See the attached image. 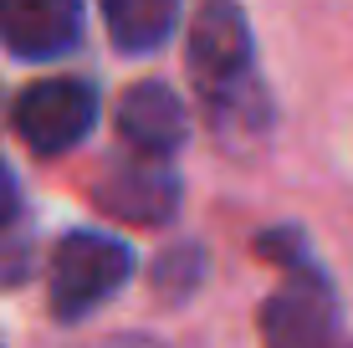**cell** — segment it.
Returning <instances> with one entry per match:
<instances>
[{"mask_svg":"<svg viewBox=\"0 0 353 348\" xmlns=\"http://www.w3.org/2000/svg\"><path fill=\"white\" fill-rule=\"evenodd\" d=\"M133 277V256L123 241L92 231H72L52 251V313L62 323L88 318Z\"/></svg>","mask_w":353,"mask_h":348,"instance_id":"6da1fadb","label":"cell"},{"mask_svg":"<svg viewBox=\"0 0 353 348\" xmlns=\"http://www.w3.org/2000/svg\"><path fill=\"white\" fill-rule=\"evenodd\" d=\"M92 113H97V98L88 82L77 77H46V82H31L26 92L16 98V139L36 154H67L77 149L82 139L92 134Z\"/></svg>","mask_w":353,"mask_h":348,"instance_id":"7a4b0ae2","label":"cell"},{"mask_svg":"<svg viewBox=\"0 0 353 348\" xmlns=\"http://www.w3.org/2000/svg\"><path fill=\"white\" fill-rule=\"evenodd\" d=\"M338 303L318 272H292L261 307L266 348H333Z\"/></svg>","mask_w":353,"mask_h":348,"instance_id":"3957f363","label":"cell"},{"mask_svg":"<svg viewBox=\"0 0 353 348\" xmlns=\"http://www.w3.org/2000/svg\"><path fill=\"white\" fill-rule=\"evenodd\" d=\"M185 62L190 77L200 82L205 92H225L230 82L246 72L251 62V26L241 16L236 0H205L194 10V26L185 41Z\"/></svg>","mask_w":353,"mask_h":348,"instance_id":"277c9868","label":"cell"},{"mask_svg":"<svg viewBox=\"0 0 353 348\" xmlns=\"http://www.w3.org/2000/svg\"><path fill=\"white\" fill-rule=\"evenodd\" d=\"M92 200L103 215L128 225H164L174 215V174L164 170V159H118L92 179Z\"/></svg>","mask_w":353,"mask_h":348,"instance_id":"5b68a950","label":"cell"},{"mask_svg":"<svg viewBox=\"0 0 353 348\" xmlns=\"http://www.w3.org/2000/svg\"><path fill=\"white\" fill-rule=\"evenodd\" d=\"M82 0H0V41L26 62L62 57L77 41Z\"/></svg>","mask_w":353,"mask_h":348,"instance_id":"8992f818","label":"cell"},{"mask_svg":"<svg viewBox=\"0 0 353 348\" xmlns=\"http://www.w3.org/2000/svg\"><path fill=\"white\" fill-rule=\"evenodd\" d=\"M118 134L143 159H169L190 134V118L164 82H133L118 103Z\"/></svg>","mask_w":353,"mask_h":348,"instance_id":"52a82bcc","label":"cell"},{"mask_svg":"<svg viewBox=\"0 0 353 348\" xmlns=\"http://www.w3.org/2000/svg\"><path fill=\"white\" fill-rule=\"evenodd\" d=\"M108 21V36H113L118 52L143 57L174 31V10L179 0H97Z\"/></svg>","mask_w":353,"mask_h":348,"instance_id":"ba28073f","label":"cell"},{"mask_svg":"<svg viewBox=\"0 0 353 348\" xmlns=\"http://www.w3.org/2000/svg\"><path fill=\"white\" fill-rule=\"evenodd\" d=\"M16 215V179H10V170L0 164V225Z\"/></svg>","mask_w":353,"mask_h":348,"instance_id":"9c48e42d","label":"cell"}]
</instances>
